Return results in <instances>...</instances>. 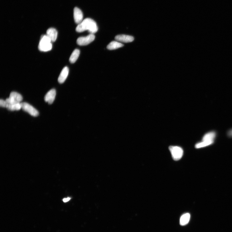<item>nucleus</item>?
<instances>
[{
    "mask_svg": "<svg viewBox=\"0 0 232 232\" xmlns=\"http://www.w3.org/2000/svg\"><path fill=\"white\" fill-rule=\"evenodd\" d=\"M98 30L96 22L90 18H86L78 25L76 28V31L81 33L86 31H88L90 34H95Z\"/></svg>",
    "mask_w": 232,
    "mask_h": 232,
    "instance_id": "nucleus-1",
    "label": "nucleus"
},
{
    "mask_svg": "<svg viewBox=\"0 0 232 232\" xmlns=\"http://www.w3.org/2000/svg\"><path fill=\"white\" fill-rule=\"evenodd\" d=\"M216 136L215 132H208L203 136L201 142L196 144L195 147L197 149L205 147L212 144Z\"/></svg>",
    "mask_w": 232,
    "mask_h": 232,
    "instance_id": "nucleus-2",
    "label": "nucleus"
},
{
    "mask_svg": "<svg viewBox=\"0 0 232 232\" xmlns=\"http://www.w3.org/2000/svg\"><path fill=\"white\" fill-rule=\"evenodd\" d=\"M52 41L46 35L42 36L39 44V50L42 52L49 51L52 48Z\"/></svg>",
    "mask_w": 232,
    "mask_h": 232,
    "instance_id": "nucleus-3",
    "label": "nucleus"
},
{
    "mask_svg": "<svg viewBox=\"0 0 232 232\" xmlns=\"http://www.w3.org/2000/svg\"><path fill=\"white\" fill-rule=\"evenodd\" d=\"M169 148L174 160L178 161L182 157L184 151L182 148L178 146H171Z\"/></svg>",
    "mask_w": 232,
    "mask_h": 232,
    "instance_id": "nucleus-4",
    "label": "nucleus"
},
{
    "mask_svg": "<svg viewBox=\"0 0 232 232\" xmlns=\"http://www.w3.org/2000/svg\"><path fill=\"white\" fill-rule=\"evenodd\" d=\"M23 97L19 93L15 92H12L9 97L6 99L7 103L9 104H13L21 103L23 101Z\"/></svg>",
    "mask_w": 232,
    "mask_h": 232,
    "instance_id": "nucleus-5",
    "label": "nucleus"
},
{
    "mask_svg": "<svg viewBox=\"0 0 232 232\" xmlns=\"http://www.w3.org/2000/svg\"><path fill=\"white\" fill-rule=\"evenodd\" d=\"M21 109L33 117H37L39 115L38 111L32 106L27 103H21Z\"/></svg>",
    "mask_w": 232,
    "mask_h": 232,
    "instance_id": "nucleus-6",
    "label": "nucleus"
},
{
    "mask_svg": "<svg viewBox=\"0 0 232 232\" xmlns=\"http://www.w3.org/2000/svg\"><path fill=\"white\" fill-rule=\"evenodd\" d=\"M95 38V35L93 34H90L86 37L78 38L77 40V43L79 46H86L93 41Z\"/></svg>",
    "mask_w": 232,
    "mask_h": 232,
    "instance_id": "nucleus-7",
    "label": "nucleus"
},
{
    "mask_svg": "<svg viewBox=\"0 0 232 232\" xmlns=\"http://www.w3.org/2000/svg\"><path fill=\"white\" fill-rule=\"evenodd\" d=\"M74 18L75 22L77 24H80L83 21V15L82 11L75 7L74 10Z\"/></svg>",
    "mask_w": 232,
    "mask_h": 232,
    "instance_id": "nucleus-8",
    "label": "nucleus"
},
{
    "mask_svg": "<svg viewBox=\"0 0 232 232\" xmlns=\"http://www.w3.org/2000/svg\"><path fill=\"white\" fill-rule=\"evenodd\" d=\"M56 95V91L55 89L50 90L46 94L44 97L45 101L49 104H52L54 102Z\"/></svg>",
    "mask_w": 232,
    "mask_h": 232,
    "instance_id": "nucleus-9",
    "label": "nucleus"
},
{
    "mask_svg": "<svg viewBox=\"0 0 232 232\" xmlns=\"http://www.w3.org/2000/svg\"><path fill=\"white\" fill-rule=\"evenodd\" d=\"M115 39L117 41L124 43L131 42H133L134 39V38L132 36L125 35H120L116 36Z\"/></svg>",
    "mask_w": 232,
    "mask_h": 232,
    "instance_id": "nucleus-10",
    "label": "nucleus"
},
{
    "mask_svg": "<svg viewBox=\"0 0 232 232\" xmlns=\"http://www.w3.org/2000/svg\"><path fill=\"white\" fill-rule=\"evenodd\" d=\"M69 69L67 67H64L62 70L58 78V81L60 84H62L66 80L68 74Z\"/></svg>",
    "mask_w": 232,
    "mask_h": 232,
    "instance_id": "nucleus-11",
    "label": "nucleus"
},
{
    "mask_svg": "<svg viewBox=\"0 0 232 232\" xmlns=\"http://www.w3.org/2000/svg\"><path fill=\"white\" fill-rule=\"evenodd\" d=\"M57 31L56 29L53 28H49L47 31L46 35L52 42L56 41L57 37Z\"/></svg>",
    "mask_w": 232,
    "mask_h": 232,
    "instance_id": "nucleus-12",
    "label": "nucleus"
},
{
    "mask_svg": "<svg viewBox=\"0 0 232 232\" xmlns=\"http://www.w3.org/2000/svg\"><path fill=\"white\" fill-rule=\"evenodd\" d=\"M124 46L122 44L118 41H113L108 45L107 48L109 50H113L122 47Z\"/></svg>",
    "mask_w": 232,
    "mask_h": 232,
    "instance_id": "nucleus-13",
    "label": "nucleus"
},
{
    "mask_svg": "<svg viewBox=\"0 0 232 232\" xmlns=\"http://www.w3.org/2000/svg\"><path fill=\"white\" fill-rule=\"evenodd\" d=\"M190 215L189 213H186L181 217L180 219V224L182 226H184L187 224L190 221Z\"/></svg>",
    "mask_w": 232,
    "mask_h": 232,
    "instance_id": "nucleus-14",
    "label": "nucleus"
},
{
    "mask_svg": "<svg viewBox=\"0 0 232 232\" xmlns=\"http://www.w3.org/2000/svg\"><path fill=\"white\" fill-rule=\"evenodd\" d=\"M80 54V52L78 49H75L71 54L69 58V61L72 64L76 62Z\"/></svg>",
    "mask_w": 232,
    "mask_h": 232,
    "instance_id": "nucleus-15",
    "label": "nucleus"
},
{
    "mask_svg": "<svg viewBox=\"0 0 232 232\" xmlns=\"http://www.w3.org/2000/svg\"><path fill=\"white\" fill-rule=\"evenodd\" d=\"M8 104V103H7ZM6 108L11 111H18L21 109V103L13 104H7Z\"/></svg>",
    "mask_w": 232,
    "mask_h": 232,
    "instance_id": "nucleus-16",
    "label": "nucleus"
},
{
    "mask_svg": "<svg viewBox=\"0 0 232 232\" xmlns=\"http://www.w3.org/2000/svg\"><path fill=\"white\" fill-rule=\"evenodd\" d=\"M7 103L6 100L3 99L0 100V106L2 107L6 108L7 105Z\"/></svg>",
    "mask_w": 232,
    "mask_h": 232,
    "instance_id": "nucleus-17",
    "label": "nucleus"
},
{
    "mask_svg": "<svg viewBox=\"0 0 232 232\" xmlns=\"http://www.w3.org/2000/svg\"><path fill=\"white\" fill-rule=\"evenodd\" d=\"M228 135L229 136L232 137V129L229 130L228 133Z\"/></svg>",
    "mask_w": 232,
    "mask_h": 232,
    "instance_id": "nucleus-18",
    "label": "nucleus"
},
{
    "mask_svg": "<svg viewBox=\"0 0 232 232\" xmlns=\"http://www.w3.org/2000/svg\"><path fill=\"white\" fill-rule=\"evenodd\" d=\"M71 198L69 197L64 198L63 199V201L64 202H66L68 201H69L70 200Z\"/></svg>",
    "mask_w": 232,
    "mask_h": 232,
    "instance_id": "nucleus-19",
    "label": "nucleus"
}]
</instances>
